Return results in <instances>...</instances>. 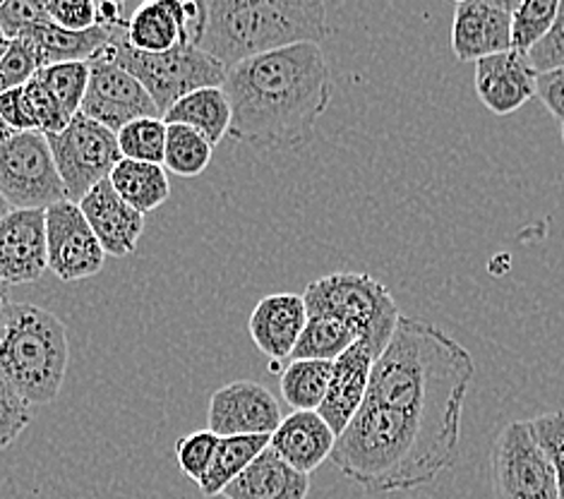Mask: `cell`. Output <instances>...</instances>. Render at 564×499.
<instances>
[{
  "label": "cell",
  "instance_id": "cell-14",
  "mask_svg": "<svg viewBox=\"0 0 564 499\" xmlns=\"http://www.w3.org/2000/svg\"><path fill=\"white\" fill-rule=\"evenodd\" d=\"M517 0H459L452 20V51L459 61H482L512 51Z\"/></svg>",
  "mask_w": 564,
  "mask_h": 499
},
{
  "label": "cell",
  "instance_id": "cell-10",
  "mask_svg": "<svg viewBox=\"0 0 564 499\" xmlns=\"http://www.w3.org/2000/svg\"><path fill=\"white\" fill-rule=\"evenodd\" d=\"M492 488L497 499H560L555 470L535 442L529 421H512L497 435Z\"/></svg>",
  "mask_w": 564,
  "mask_h": 499
},
{
  "label": "cell",
  "instance_id": "cell-38",
  "mask_svg": "<svg viewBox=\"0 0 564 499\" xmlns=\"http://www.w3.org/2000/svg\"><path fill=\"white\" fill-rule=\"evenodd\" d=\"M32 423V406L0 377V452L8 449Z\"/></svg>",
  "mask_w": 564,
  "mask_h": 499
},
{
  "label": "cell",
  "instance_id": "cell-33",
  "mask_svg": "<svg viewBox=\"0 0 564 499\" xmlns=\"http://www.w3.org/2000/svg\"><path fill=\"white\" fill-rule=\"evenodd\" d=\"M22 97H24L26 113H30L32 123H34V130L42 132L44 138L46 134H56V132L65 130L73 120L65 116L58 99L51 94L42 70H39L30 79V83L22 87Z\"/></svg>",
  "mask_w": 564,
  "mask_h": 499
},
{
  "label": "cell",
  "instance_id": "cell-15",
  "mask_svg": "<svg viewBox=\"0 0 564 499\" xmlns=\"http://www.w3.org/2000/svg\"><path fill=\"white\" fill-rule=\"evenodd\" d=\"M46 217L42 209H12L0 221V281L34 283L46 274Z\"/></svg>",
  "mask_w": 564,
  "mask_h": 499
},
{
  "label": "cell",
  "instance_id": "cell-49",
  "mask_svg": "<svg viewBox=\"0 0 564 499\" xmlns=\"http://www.w3.org/2000/svg\"><path fill=\"white\" fill-rule=\"evenodd\" d=\"M0 36H3V34H0Z\"/></svg>",
  "mask_w": 564,
  "mask_h": 499
},
{
  "label": "cell",
  "instance_id": "cell-25",
  "mask_svg": "<svg viewBox=\"0 0 564 499\" xmlns=\"http://www.w3.org/2000/svg\"><path fill=\"white\" fill-rule=\"evenodd\" d=\"M113 191L140 214L159 209L171 195L169 173L159 164L120 159L109 175Z\"/></svg>",
  "mask_w": 564,
  "mask_h": 499
},
{
  "label": "cell",
  "instance_id": "cell-45",
  "mask_svg": "<svg viewBox=\"0 0 564 499\" xmlns=\"http://www.w3.org/2000/svg\"><path fill=\"white\" fill-rule=\"evenodd\" d=\"M15 134H20V132L12 130V128L6 123V120H3V116H0V144L12 140V138H15Z\"/></svg>",
  "mask_w": 564,
  "mask_h": 499
},
{
  "label": "cell",
  "instance_id": "cell-41",
  "mask_svg": "<svg viewBox=\"0 0 564 499\" xmlns=\"http://www.w3.org/2000/svg\"><path fill=\"white\" fill-rule=\"evenodd\" d=\"M176 12H178V26H181V44L199 48V42H203V34L207 26V3H197V0H185V3H178L176 0Z\"/></svg>",
  "mask_w": 564,
  "mask_h": 499
},
{
  "label": "cell",
  "instance_id": "cell-1",
  "mask_svg": "<svg viewBox=\"0 0 564 499\" xmlns=\"http://www.w3.org/2000/svg\"><path fill=\"white\" fill-rule=\"evenodd\" d=\"M329 63L315 44H299L234 65L224 91L234 140L258 150H303L332 101Z\"/></svg>",
  "mask_w": 564,
  "mask_h": 499
},
{
  "label": "cell",
  "instance_id": "cell-13",
  "mask_svg": "<svg viewBox=\"0 0 564 499\" xmlns=\"http://www.w3.org/2000/svg\"><path fill=\"white\" fill-rule=\"evenodd\" d=\"M281 421L284 415L276 397L258 382H228L209 399L207 430L217 437H272Z\"/></svg>",
  "mask_w": 564,
  "mask_h": 499
},
{
  "label": "cell",
  "instance_id": "cell-4",
  "mask_svg": "<svg viewBox=\"0 0 564 499\" xmlns=\"http://www.w3.org/2000/svg\"><path fill=\"white\" fill-rule=\"evenodd\" d=\"M327 6L319 0H212L199 48L226 70L234 65L299 44L329 39Z\"/></svg>",
  "mask_w": 564,
  "mask_h": 499
},
{
  "label": "cell",
  "instance_id": "cell-36",
  "mask_svg": "<svg viewBox=\"0 0 564 499\" xmlns=\"http://www.w3.org/2000/svg\"><path fill=\"white\" fill-rule=\"evenodd\" d=\"M217 444L219 437L212 430H197V433L181 437L176 444V458L183 474L195 482L203 480L212 464V456L217 452Z\"/></svg>",
  "mask_w": 564,
  "mask_h": 499
},
{
  "label": "cell",
  "instance_id": "cell-6",
  "mask_svg": "<svg viewBox=\"0 0 564 499\" xmlns=\"http://www.w3.org/2000/svg\"><path fill=\"white\" fill-rule=\"evenodd\" d=\"M307 317H332L382 354L401 317L392 291L366 272H334L305 286Z\"/></svg>",
  "mask_w": 564,
  "mask_h": 499
},
{
  "label": "cell",
  "instance_id": "cell-37",
  "mask_svg": "<svg viewBox=\"0 0 564 499\" xmlns=\"http://www.w3.org/2000/svg\"><path fill=\"white\" fill-rule=\"evenodd\" d=\"M48 20L51 18L44 3H36V0H6V3L0 6V34H3L8 42L30 36L39 24H44Z\"/></svg>",
  "mask_w": 564,
  "mask_h": 499
},
{
  "label": "cell",
  "instance_id": "cell-18",
  "mask_svg": "<svg viewBox=\"0 0 564 499\" xmlns=\"http://www.w3.org/2000/svg\"><path fill=\"white\" fill-rule=\"evenodd\" d=\"M77 207L85 214L89 228L106 254L126 258L138 248V240L144 231V214L132 209L126 199H120L109 181L94 185L77 202Z\"/></svg>",
  "mask_w": 564,
  "mask_h": 499
},
{
  "label": "cell",
  "instance_id": "cell-40",
  "mask_svg": "<svg viewBox=\"0 0 564 499\" xmlns=\"http://www.w3.org/2000/svg\"><path fill=\"white\" fill-rule=\"evenodd\" d=\"M44 8L51 22H56L61 30L87 32L97 26V3L91 0H48Z\"/></svg>",
  "mask_w": 564,
  "mask_h": 499
},
{
  "label": "cell",
  "instance_id": "cell-47",
  "mask_svg": "<svg viewBox=\"0 0 564 499\" xmlns=\"http://www.w3.org/2000/svg\"><path fill=\"white\" fill-rule=\"evenodd\" d=\"M6 48H8V39H6V36H0V58H3Z\"/></svg>",
  "mask_w": 564,
  "mask_h": 499
},
{
  "label": "cell",
  "instance_id": "cell-12",
  "mask_svg": "<svg viewBox=\"0 0 564 499\" xmlns=\"http://www.w3.org/2000/svg\"><path fill=\"white\" fill-rule=\"evenodd\" d=\"M48 269L61 281H83L104 269L106 252L75 202H58L44 211Z\"/></svg>",
  "mask_w": 564,
  "mask_h": 499
},
{
  "label": "cell",
  "instance_id": "cell-11",
  "mask_svg": "<svg viewBox=\"0 0 564 499\" xmlns=\"http://www.w3.org/2000/svg\"><path fill=\"white\" fill-rule=\"evenodd\" d=\"M79 113L118 134L132 120L161 118L154 99L123 67L101 51L89 61V85Z\"/></svg>",
  "mask_w": 564,
  "mask_h": 499
},
{
  "label": "cell",
  "instance_id": "cell-27",
  "mask_svg": "<svg viewBox=\"0 0 564 499\" xmlns=\"http://www.w3.org/2000/svg\"><path fill=\"white\" fill-rule=\"evenodd\" d=\"M332 362L291 360L281 372V397L293 411H317L327 397Z\"/></svg>",
  "mask_w": 564,
  "mask_h": 499
},
{
  "label": "cell",
  "instance_id": "cell-44",
  "mask_svg": "<svg viewBox=\"0 0 564 499\" xmlns=\"http://www.w3.org/2000/svg\"><path fill=\"white\" fill-rule=\"evenodd\" d=\"M10 307H12L10 286H8V283L0 281V334H3V327H6L8 315H10Z\"/></svg>",
  "mask_w": 564,
  "mask_h": 499
},
{
  "label": "cell",
  "instance_id": "cell-26",
  "mask_svg": "<svg viewBox=\"0 0 564 499\" xmlns=\"http://www.w3.org/2000/svg\"><path fill=\"white\" fill-rule=\"evenodd\" d=\"M267 447H270V437L264 435L219 437L217 452L212 456L207 474L197 482L199 490H203L205 497H221L228 485L243 474Z\"/></svg>",
  "mask_w": 564,
  "mask_h": 499
},
{
  "label": "cell",
  "instance_id": "cell-30",
  "mask_svg": "<svg viewBox=\"0 0 564 499\" xmlns=\"http://www.w3.org/2000/svg\"><path fill=\"white\" fill-rule=\"evenodd\" d=\"M120 156L142 164L164 166L166 150V123L161 118H140L132 120L118 134Z\"/></svg>",
  "mask_w": 564,
  "mask_h": 499
},
{
  "label": "cell",
  "instance_id": "cell-39",
  "mask_svg": "<svg viewBox=\"0 0 564 499\" xmlns=\"http://www.w3.org/2000/svg\"><path fill=\"white\" fill-rule=\"evenodd\" d=\"M527 58L535 75L562 70L564 67V0L557 8V18L553 26H550V32L529 51Z\"/></svg>",
  "mask_w": 564,
  "mask_h": 499
},
{
  "label": "cell",
  "instance_id": "cell-42",
  "mask_svg": "<svg viewBox=\"0 0 564 499\" xmlns=\"http://www.w3.org/2000/svg\"><path fill=\"white\" fill-rule=\"evenodd\" d=\"M535 97L543 101L545 109L553 113L560 123H564V67L562 70L539 75Z\"/></svg>",
  "mask_w": 564,
  "mask_h": 499
},
{
  "label": "cell",
  "instance_id": "cell-7",
  "mask_svg": "<svg viewBox=\"0 0 564 499\" xmlns=\"http://www.w3.org/2000/svg\"><path fill=\"white\" fill-rule=\"evenodd\" d=\"M104 53L147 89L161 118L187 94L207 87H224L228 73L219 61L195 46H176L166 53H140L132 51L126 42H118L106 46Z\"/></svg>",
  "mask_w": 564,
  "mask_h": 499
},
{
  "label": "cell",
  "instance_id": "cell-29",
  "mask_svg": "<svg viewBox=\"0 0 564 499\" xmlns=\"http://www.w3.org/2000/svg\"><path fill=\"white\" fill-rule=\"evenodd\" d=\"M214 147L185 126H166V150H164V169L181 178H197L212 164Z\"/></svg>",
  "mask_w": 564,
  "mask_h": 499
},
{
  "label": "cell",
  "instance_id": "cell-24",
  "mask_svg": "<svg viewBox=\"0 0 564 499\" xmlns=\"http://www.w3.org/2000/svg\"><path fill=\"white\" fill-rule=\"evenodd\" d=\"M32 39L44 56L46 65L56 63H89L99 56V53L113 44L111 34L101 30V26H91L87 32H68L61 30L56 22H44L36 30L24 36Z\"/></svg>",
  "mask_w": 564,
  "mask_h": 499
},
{
  "label": "cell",
  "instance_id": "cell-28",
  "mask_svg": "<svg viewBox=\"0 0 564 499\" xmlns=\"http://www.w3.org/2000/svg\"><path fill=\"white\" fill-rule=\"evenodd\" d=\"M358 341V336L332 317H307V325L295 344L291 360L334 362Z\"/></svg>",
  "mask_w": 564,
  "mask_h": 499
},
{
  "label": "cell",
  "instance_id": "cell-2",
  "mask_svg": "<svg viewBox=\"0 0 564 499\" xmlns=\"http://www.w3.org/2000/svg\"><path fill=\"white\" fill-rule=\"evenodd\" d=\"M474 375V356L459 341L423 319L401 315L375 360L366 401L406 411L462 437L464 401Z\"/></svg>",
  "mask_w": 564,
  "mask_h": 499
},
{
  "label": "cell",
  "instance_id": "cell-16",
  "mask_svg": "<svg viewBox=\"0 0 564 499\" xmlns=\"http://www.w3.org/2000/svg\"><path fill=\"white\" fill-rule=\"evenodd\" d=\"M474 85L480 104L495 116H512L535 97L539 75L527 56L505 51L476 63Z\"/></svg>",
  "mask_w": 564,
  "mask_h": 499
},
{
  "label": "cell",
  "instance_id": "cell-22",
  "mask_svg": "<svg viewBox=\"0 0 564 499\" xmlns=\"http://www.w3.org/2000/svg\"><path fill=\"white\" fill-rule=\"evenodd\" d=\"M231 101H228L224 87H207L173 104L161 120L166 126L193 128L212 147H217L231 130Z\"/></svg>",
  "mask_w": 564,
  "mask_h": 499
},
{
  "label": "cell",
  "instance_id": "cell-19",
  "mask_svg": "<svg viewBox=\"0 0 564 499\" xmlns=\"http://www.w3.org/2000/svg\"><path fill=\"white\" fill-rule=\"evenodd\" d=\"M305 325L307 307L303 295L272 293L254 305L248 332L260 354H264L272 362H281L291 358Z\"/></svg>",
  "mask_w": 564,
  "mask_h": 499
},
{
  "label": "cell",
  "instance_id": "cell-48",
  "mask_svg": "<svg viewBox=\"0 0 564 499\" xmlns=\"http://www.w3.org/2000/svg\"><path fill=\"white\" fill-rule=\"evenodd\" d=\"M562 144H564V123H562Z\"/></svg>",
  "mask_w": 564,
  "mask_h": 499
},
{
  "label": "cell",
  "instance_id": "cell-3",
  "mask_svg": "<svg viewBox=\"0 0 564 499\" xmlns=\"http://www.w3.org/2000/svg\"><path fill=\"white\" fill-rule=\"evenodd\" d=\"M459 440L406 411L366 401L337 437L329 458L362 490L404 492L452 468Z\"/></svg>",
  "mask_w": 564,
  "mask_h": 499
},
{
  "label": "cell",
  "instance_id": "cell-20",
  "mask_svg": "<svg viewBox=\"0 0 564 499\" xmlns=\"http://www.w3.org/2000/svg\"><path fill=\"white\" fill-rule=\"evenodd\" d=\"M334 444L337 435L317 411H291L270 437V449L305 476L329 462Z\"/></svg>",
  "mask_w": 564,
  "mask_h": 499
},
{
  "label": "cell",
  "instance_id": "cell-35",
  "mask_svg": "<svg viewBox=\"0 0 564 499\" xmlns=\"http://www.w3.org/2000/svg\"><path fill=\"white\" fill-rule=\"evenodd\" d=\"M531 433L555 470L560 499H564V411L543 413L529 421Z\"/></svg>",
  "mask_w": 564,
  "mask_h": 499
},
{
  "label": "cell",
  "instance_id": "cell-34",
  "mask_svg": "<svg viewBox=\"0 0 564 499\" xmlns=\"http://www.w3.org/2000/svg\"><path fill=\"white\" fill-rule=\"evenodd\" d=\"M44 67L42 51L32 39H12L0 58V94L24 87Z\"/></svg>",
  "mask_w": 564,
  "mask_h": 499
},
{
  "label": "cell",
  "instance_id": "cell-9",
  "mask_svg": "<svg viewBox=\"0 0 564 499\" xmlns=\"http://www.w3.org/2000/svg\"><path fill=\"white\" fill-rule=\"evenodd\" d=\"M46 142L63 181L65 195L75 205L94 185L109 181L111 171L123 159L116 134L83 113H77L65 130L46 134Z\"/></svg>",
  "mask_w": 564,
  "mask_h": 499
},
{
  "label": "cell",
  "instance_id": "cell-8",
  "mask_svg": "<svg viewBox=\"0 0 564 499\" xmlns=\"http://www.w3.org/2000/svg\"><path fill=\"white\" fill-rule=\"evenodd\" d=\"M0 195L12 209L42 211L68 199L42 132H20L0 144Z\"/></svg>",
  "mask_w": 564,
  "mask_h": 499
},
{
  "label": "cell",
  "instance_id": "cell-46",
  "mask_svg": "<svg viewBox=\"0 0 564 499\" xmlns=\"http://www.w3.org/2000/svg\"><path fill=\"white\" fill-rule=\"evenodd\" d=\"M10 211H12V207L8 205V202H6V197H3V195H0V221H3Z\"/></svg>",
  "mask_w": 564,
  "mask_h": 499
},
{
  "label": "cell",
  "instance_id": "cell-43",
  "mask_svg": "<svg viewBox=\"0 0 564 499\" xmlns=\"http://www.w3.org/2000/svg\"><path fill=\"white\" fill-rule=\"evenodd\" d=\"M0 116H3L6 123L15 132H32L34 130L32 118H30V113H26V106H24L22 87L0 94Z\"/></svg>",
  "mask_w": 564,
  "mask_h": 499
},
{
  "label": "cell",
  "instance_id": "cell-17",
  "mask_svg": "<svg viewBox=\"0 0 564 499\" xmlns=\"http://www.w3.org/2000/svg\"><path fill=\"white\" fill-rule=\"evenodd\" d=\"M375 360H378V354L366 341H356L344 356L332 362L329 389L317 413L325 417L337 437L366 403Z\"/></svg>",
  "mask_w": 564,
  "mask_h": 499
},
{
  "label": "cell",
  "instance_id": "cell-31",
  "mask_svg": "<svg viewBox=\"0 0 564 499\" xmlns=\"http://www.w3.org/2000/svg\"><path fill=\"white\" fill-rule=\"evenodd\" d=\"M560 0H521L512 12V51L529 56V51L545 39L557 18Z\"/></svg>",
  "mask_w": 564,
  "mask_h": 499
},
{
  "label": "cell",
  "instance_id": "cell-5",
  "mask_svg": "<svg viewBox=\"0 0 564 499\" xmlns=\"http://www.w3.org/2000/svg\"><path fill=\"white\" fill-rule=\"evenodd\" d=\"M68 358V334L56 315L32 303H12L0 334V377L30 406H46L61 394Z\"/></svg>",
  "mask_w": 564,
  "mask_h": 499
},
{
  "label": "cell",
  "instance_id": "cell-32",
  "mask_svg": "<svg viewBox=\"0 0 564 499\" xmlns=\"http://www.w3.org/2000/svg\"><path fill=\"white\" fill-rule=\"evenodd\" d=\"M53 97L58 99L61 109L68 118L79 113V106L89 85V63H56L46 65L42 70Z\"/></svg>",
  "mask_w": 564,
  "mask_h": 499
},
{
  "label": "cell",
  "instance_id": "cell-21",
  "mask_svg": "<svg viewBox=\"0 0 564 499\" xmlns=\"http://www.w3.org/2000/svg\"><path fill=\"white\" fill-rule=\"evenodd\" d=\"M311 476L289 466L267 447L254 462L221 492V499H307Z\"/></svg>",
  "mask_w": 564,
  "mask_h": 499
},
{
  "label": "cell",
  "instance_id": "cell-23",
  "mask_svg": "<svg viewBox=\"0 0 564 499\" xmlns=\"http://www.w3.org/2000/svg\"><path fill=\"white\" fill-rule=\"evenodd\" d=\"M126 44L140 53H166L183 46L176 0H150L132 10Z\"/></svg>",
  "mask_w": 564,
  "mask_h": 499
}]
</instances>
